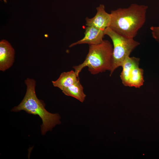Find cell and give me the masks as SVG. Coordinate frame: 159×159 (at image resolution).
<instances>
[{
  "label": "cell",
  "instance_id": "6da1fadb",
  "mask_svg": "<svg viewBox=\"0 0 159 159\" xmlns=\"http://www.w3.org/2000/svg\"><path fill=\"white\" fill-rule=\"evenodd\" d=\"M148 6L132 4L127 8H119L111 11L109 27L124 37L134 38L144 24Z\"/></svg>",
  "mask_w": 159,
  "mask_h": 159
},
{
  "label": "cell",
  "instance_id": "7a4b0ae2",
  "mask_svg": "<svg viewBox=\"0 0 159 159\" xmlns=\"http://www.w3.org/2000/svg\"><path fill=\"white\" fill-rule=\"evenodd\" d=\"M26 91L23 100L11 111L17 112L21 110L27 113L38 115L42 119V123L41 130L42 135L48 130H51L57 125L61 123L60 115L58 113H52L45 109L44 103L37 98L35 92L36 82L33 79L27 78L25 81Z\"/></svg>",
  "mask_w": 159,
  "mask_h": 159
},
{
  "label": "cell",
  "instance_id": "3957f363",
  "mask_svg": "<svg viewBox=\"0 0 159 159\" xmlns=\"http://www.w3.org/2000/svg\"><path fill=\"white\" fill-rule=\"evenodd\" d=\"M89 51L84 61L78 65L73 67L79 76L83 69L87 67L89 71L92 74L112 69L113 47L107 40H103L100 43L89 45Z\"/></svg>",
  "mask_w": 159,
  "mask_h": 159
},
{
  "label": "cell",
  "instance_id": "277c9868",
  "mask_svg": "<svg viewBox=\"0 0 159 159\" xmlns=\"http://www.w3.org/2000/svg\"><path fill=\"white\" fill-rule=\"evenodd\" d=\"M105 35L108 36L113 44L112 67L110 76L119 67L122 66L126 59L140 43L134 38L124 37L112 30L109 27L104 30Z\"/></svg>",
  "mask_w": 159,
  "mask_h": 159
},
{
  "label": "cell",
  "instance_id": "5b68a950",
  "mask_svg": "<svg viewBox=\"0 0 159 159\" xmlns=\"http://www.w3.org/2000/svg\"><path fill=\"white\" fill-rule=\"evenodd\" d=\"M139 58L128 57L123 63L120 77L125 86L139 88L144 82L143 70L139 67Z\"/></svg>",
  "mask_w": 159,
  "mask_h": 159
},
{
  "label": "cell",
  "instance_id": "8992f818",
  "mask_svg": "<svg viewBox=\"0 0 159 159\" xmlns=\"http://www.w3.org/2000/svg\"><path fill=\"white\" fill-rule=\"evenodd\" d=\"M97 12L93 17H86V25L87 26H92L100 29L104 30L110 26L111 16L110 14L107 12L104 5L101 4L97 8Z\"/></svg>",
  "mask_w": 159,
  "mask_h": 159
},
{
  "label": "cell",
  "instance_id": "52a82bcc",
  "mask_svg": "<svg viewBox=\"0 0 159 159\" xmlns=\"http://www.w3.org/2000/svg\"><path fill=\"white\" fill-rule=\"evenodd\" d=\"M15 51L6 40L0 42V70L4 72L13 65L14 59Z\"/></svg>",
  "mask_w": 159,
  "mask_h": 159
},
{
  "label": "cell",
  "instance_id": "ba28073f",
  "mask_svg": "<svg viewBox=\"0 0 159 159\" xmlns=\"http://www.w3.org/2000/svg\"><path fill=\"white\" fill-rule=\"evenodd\" d=\"M85 36L82 39L71 44L69 46L72 47L82 44L89 45H96L101 43L105 35L104 31L92 26H87L85 29Z\"/></svg>",
  "mask_w": 159,
  "mask_h": 159
},
{
  "label": "cell",
  "instance_id": "9c48e42d",
  "mask_svg": "<svg viewBox=\"0 0 159 159\" xmlns=\"http://www.w3.org/2000/svg\"><path fill=\"white\" fill-rule=\"evenodd\" d=\"M79 80L74 71L71 70L61 73L58 78L52 81L53 86L62 90L69 87Z\"/></svg>",
  "mask_w": 159,
  "mask_h": 159
},
{
  "label": "cell",
  "instance_id": "30bf717a",
  "mask_svg": "<svg viewBox=\"0 0 159 159\" xmlns=\"http://www.w3.org/2000/svg\"><path fill=\"white\" fill-rule=\"evenodd\" d=\"M62 91L65 95L73 97L82 102H84L86 96L80 80Z\"/></svg>",
  "mask_w": 159,
  "mask_h": 159
},
{
  "label": "cell",
  "instance_id": "8fae6325",
  "mask_svg": "<svg viewBox=\"0 0 159 159\" xmlns=\"http://www.w3.org/2000/svg\"><path fill=\"white\" fill-rule=\"evenodd\" d=\"M150 29L153 37L159 42V26H152Z\"/></svg>",
  "mask_w": 159,
  "mask_h": 159
}]
</instances>
